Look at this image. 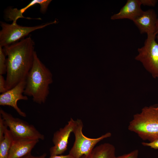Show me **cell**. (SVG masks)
Masks as SVG:
<instances>
[{"instance_id": "cell-6", "label": "cell", "mask_w": 158, "mask_h": 158, "mask_svg": "<svg viewBox=\"0 0 158 158\" xmlns=\"http://www.w3.org/2000/svg\"><path fill=\"white\" fill-rule=\"evenodd\" d=\"M57 22L54 21L34 26H23L17 24L16 22L12 24L0 22L1 29L0 31V46L4 48L17 42L25 38L30 33L43 28Z\"/></svg>"}, {"instance_id": "cell-23", "label": "cell", "mask_w": 158, "mask_h": 158, "mask_svg": "<svg viewBox=\"0 0 158 158\" xmlns=\"http://www.w3.org/2000/svg\"><path fill=\"white\" fill-rule=\"evenodd\" d=\"M46 156V154L44 153L39 156H35L30 154L21 158H45Z\"/></svg>"}, {"instance_id": "cell-9", "label": "cell", "mask_w": 158, "mask_h": 158, "mask_svg": "<svg viewBox=\"0 0 158 158\" xmlns=\"http://www.w3.org/2000/svg\"><path fill=\"white\" fill-rule=\"evenodd\" d=\"M75 123V121L71 118L64 127L54 133L52 140L54 145L49 150L50 156L61 155L66 150Z\"/></svg>"}, {"instance_id": "cell-14", "label": "cell", "mask_w": 158, "mask_h": 158, "mask_svg": "<svg viewBox=\"0 0 158 158\" xmlns=\"http://www.w3.org/2000/svg\"><path fill=\"white\" fill-rule=\"evenodd\" d=\"M51 0H33L25 7L19 10L16 9H11L9 11V16L10 19L13 21H16L18 19L20 18L24 17L23 13L29 8L36 4H39L40 6V11L44 13L47 11L48 6Z\"/></svg>"}, {"instance_id": "cell-12", "label": "cell", "mask_w": 158, "mask_h": 158, "mask_svg": "<svg viewBox=\"0 0 158 158\" xmlns=\"http://www.w3.org/2000/svg\"><path fill=\"white\" fill-rule=\"evenodd\" d=\"M140 0H128L119 12L111 17L112 20L128 19L133 21L143 11Z\"/></svg>"}, {"instance_id": "cell-21", "label": "cell", "mask_w": 158, "mask_h": 158, "mask_svg": "<svg viewBox=\"0 0 158 158\" xmlns=\"http://www.w3.org/2000/svg\"><path fill=\"white\" fill-rule=\"evenodd\" d=\"M6 91L5 79L2 75H0V93H2Z\"/></svg>"}, {"instance_id": "cell-3", "label": "cell", "mask_w": 158, "mask_h": 158, "mask_svg": "<svg viewBox=\"0 0 158 158\" xmlns=\"http://www.w3.org/2000/svg\"><path fill=\"white\" fill-rule=\"evenodd\" d=\"M128 128L143 140L158 139V104L145 106L134 115Z\"/></svg>"}, {"instance_id": "cell-16", "label": "cell", "mask_w": 158, "mask_h": 158, "mask_svg": "<svg viewBox=\"0 0 158 158\" xmlns=\"http://www.w3.org/2000/svg\"><path fill=\"white\" fill-rule=\"evenodd\" d=\"M6 55L3 47L0 46V75H3L6 72Z\"/></svg>"}, {"instance_id": "cell-1", "label": "cell", "mask_w": 158, "mask_h": 158, "mask_svg": "<svg viewBox=\"0 0 158 158\" xmlns=\"http://www.w3.org/2000/svg\"><path fill=\"white\" fill-rule=\"evenodd\" d=\"M6 58V88L8 90L25 80L33 63L35 43L30 37L3 48Z\"/></svg>"}, {"instance_id": "cell-17", "label": "cell", "mask_w": 158, "mask_h": 158, "mask_svg": "<svg viewBox=\"0 0 158 158\" xmlns=\"http://www.w3.org/2000/svg\"><path fill=\"white\" fill-rule=\"evenodd\" d=\"M139 151L138 150H135L128 153L125 154L115 158H139Z\"/></svg>"}, {"instance_id": "cell-13", "label": "cell", "mask_w": 158, "mask_h": 158, "mask_svg": "<svg viewBox=\"0 0 158 158\" xmlns=\"http://www.w3.org/2000/svg\"><path fill=\"white\" fill-rule=\"evenodd\" d=\"M115 153L114 146L106 142L95 147L87 158H115Z\"/></svg>"}, {"instance_id": "cell-15", "label": "cell", "mask_w": 158, "mask_h": 158, "mask_svg": "<svg viewBox=\"0 0 158 158\" xmlns=\"http://www.w3.org/2000/svg\"><path fill=\"white\" fill-rule=\"evenodd\" d=\"M13 138L7 129L4 138L0 141V158H8Z\"/></svg>"}, {"instance_id": "cell-5", "label": "cell", "mask_w": 158, "mask_h": 158, "mask_svg": "<svg viewBox=\"0 0 158 158\" xmlns=\"http://www.w3.org/2000/svg\"><path fill=\"white\" fill-rule=\"evenodd\" d=\"M0 115L9 128L14 139H44V135L32 125L18 118H15L11 114L2 109L0 110Z\"/></svg>"}, {"instance_id": "cell-19", "label": "cell", "mask_w": 158, "mask_h": 158, "mask_svg": "<svg viewBox=\"0 0 158 158\" xmlns=\"http://www.w3.org/2000/svg\"><path fill=\"white\" fill-rule=\"evenodd\" d=\"M141 144L144 146L149 147L155 150L158 149V139L148 142H142Z\"/></svg>"}, {"instance_id": "cell-24", "label": "cell", "mask_w": 158, "mask_h": 158, "mask_svg": "<svg viewBox=\"0 0 158 158\" xmlns=\"http://www.w3.org/2000/svg\"><path fill=\"white\" fill-rule=\"evenodd\" d=\"M157 28L158 31V33L156 36V38L157 39V42L158 43V18L157 19Z\"/></svg>"}, {"instance_id": "cell-2", "label": "cell", "mask_w": 158, "mask_h": 158, "mask_svg": "<svg viewBox=\"0 0 158 158\" xmlns=\"http://www.w3.org/2000/svg\"><path fill=\"white\" fill-rule=\"evenodd\" d=\"M24 94L32 97L34 102L45 103L49 93V86L52 82V74L40 61L35 52L32 66L25 80Z\"/></svg>"}, {"instance_id": "cell-7", "label": "cell", "mask_w": 158, "mask_h": 158, "mask_svg": "<svg viewBox=\"0 0 158 158\" xmlns=\"http://www.w3.org/2000/svg\"><path fill=\"white\" fill-rule=\"evenodd\" d=\"M156 35H147L144 45L138 48L135 59L140 61L152 77L158 78V43Z\"/></svg>"}, {"instance_id": "cell-18", "label": "cell", "mask_w": 158, "mask_h": 158, "mask_svg": "<svg viewBox=\"0 0 158 158\" xmlns=\"http://www.w3.org/2000/svg\"><path fill=\"white\" fill-rule=\"evenodd\" d=\"M8 127L5 123L4 121L0 115V141L4 138L5 134Z\"/></svg>"}, {"instance_id": "cell-25", "label": "cell", "mask_w": 158, "mask_h": 158, "mask_svg": "<svg viewBox=\"0 0 158 158\" xmlns=\"http://www.w3.org/2000/svg\"><path fill=\"white\" fill-rule=\"evenodd\" d=\"M81 158H86V157L85 156H82Z\"/></svg>"}, {"instance_id": "cell-20", "label": "cell", "mask_w": 158, "mask_h": 158, "mask_svg": "<svg viewBox=\"0 0 158 158\" xmlns=\"http://www.w3.org/2000/svg\"><path fill=\"white\" fill-rule=\"evenodd\" d=\"M142 5L151 7H154L156 4L157 1L156 0H140Z\"/></svg>"}, {"instance_id": "cell-11", "label": "cell", "mask_w": 158, "mask_h": 158, "mask_svg": "<svg viewBox=\"0 0 158 158\" xmlns=\"http://www.w3.org/2000/svg\"><path fill=\"white\" fill-rule=\"evenodd\" d=\"M39 140L13 139L8 158H21L30 154L32 150Z\"/></svg>"}, {"instance_id": "cell-22", "label": "cell", "mask_w": 158, "mask_h": 158, "mask_svg": "<svg viewBox=\"0 0 158 158\" xmlns=\"http://www.w3.org/2000/svg\"><path fill=\"white\" fill-rule=\"evenodd\" d=\"M49 158H73L71 155L68 154L67 155H54L50 156Z\"/></svg>"}, {"instance_id": "cell-8", "label": "cell", "mask_w": 158, "mask_h": 158, "mask_svg": "<svg viewBox=\"0 0 158 158\" xmlns=\"http://www.w3.org/2000/svg\"><path fill=\"white\" fill-rule=\"evenodd\" d=\"M26 85L25 80L21 81L15 86L0 95V105L8 106L13 107L20 116L25 117V113L19 108L18 101L21 100H27V96L24 94Z\"/></svg>"}, {"instance_id": "cell-4", "label": "cell", "mask_w": 158, "mask_h": 158, "mask_svg": "<svg viewBox=\"0 0 158 158\" xmlns=\"http://www.w3.org/2000/svg\"><path fill=\"white\" fill-rule=\"evenodd\" d=\"M83 126V123L80 119L75 121L73 131L75 140L69 153L73 158H81L83 156L87 158L97 144L111 135V133L107 132L97 138H90L83 134L82 132Z\"/></svg>"}, {"instance_id": "cell-10", "label": "cell", "mask_w": 158, "mask_h": 158, "mask_svg": "<svg viewBox=\"0 0 158 158\" xmlns=\"http://www.w3.org/2000/svg\"><path fill=\"white\" fill-rule=\"evenodd\" d=\"M158 18L155 11L149 9L142 12L133 21L141 34L157 35V23Z\"/></svg>"}]
</instances>
